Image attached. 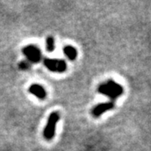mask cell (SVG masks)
Wrapping results in <instances>:
<instances>
[{
	"mask_svg": "<svg viewBox=\"0 0 151 151\" xmlns=\"http://www.w3.org/2000/svg\"><path fill=\"white\" fill-rule=\"evenodd\" d=\"M123 91V87L113 80H108L98 86V92L109 97L112 102L121 96Z\"/></svg>",
	"mask_w": 151,
	"mask_h": 151,
	"instance_id": "obj_1",
	"label": "cell"
},
{
	"mask_svg": "<svg viewBox=\"0 0 151 151\" xmlns=\"http://www.w3.org/2000/svg\"><path fill=\"white\" fill-rule=\"evenodd\" d=\"M60 119V114L58 112H53L48 118L46 126L44 129V138L46 140H51L55 137L56 124Z\"/></svg>",
	"mask_w": 151,
	"mask_h": 151,
	"instance_id": "obj_2",
	"label": "cell"
},
{
	"mask_svg": "<svg viewBox=\"0 0 151 151\" xmlns=\"http://www.w3.org/2000/svg\"><path fill=\"white\" fill-rule=\"evenodd\" d=\"M44 65L47 69L53 72L62 73L65 72L67 68L66 63L64 60L60 59H50V58H45L44 59Z\"/></svg>",
	"mask_w": 151,
	"mask_h": 151,
	"instance_id": "obj_3",
	"label": "cell"
},
{
	"mask_svg": "<svg viewBox=\"0 0 151 151\" xmlns=\"http://www.w3.org/2000/svg\"><path fill=\"white\" fill-rule=\"evenodd\" d=\"M24 56L29 63H38L41 60V51L36 45H29L22 50Z\"/></svg>",
	"mask_w": 151,
	"mask_h": 151,
	"instance_id": "obj_4",
	"label": "cell"
},
{
	"mask_svg": "<svg viewBox=\"0 0 151 151\" xmlns=\"http://www.w3.org/2000/svg\"><path fill=\"white\" fill-rule=\"evenodd\" d=\"M114 107V103L113 102H108V103H100L97 105L96 107L92 108V115L94 118H98L100 117L103 113L107 112L108 110L113 109Z\"/></svg>",
	"mask_w": 151,
	"mask_h": 151,
	"instance_id": "obj_5",
	"label": "cell"
},
{
	"mask_svg": "<svg viewBox=\"0 0 151 151\" xmlns=\"http://www.w3.org/2000/svg\"><path fill=\"white\" fill-rule=\"evenodd\" d=\"M29 92L40 100H44L47 95L45 88L39 84H32L29 88Z\"/></svg>",
	"mask_w": 151,
	"mask_h": 151,
	"instance_id": "obj_6",
	"label": "cell"
},
{
	"mask_svg": "<svg viewBox=\"0 0 151 151\" xmlns=\"http://www.w3.org/2000/svg\"><path fill=\"white\" fill-rule=\"evenodd\" d=\"M64 54L70 60H75L77 57V50L71 45H65L63 49Z\"/></svg>",
	"mask_w": 151,
	"mask_h": 151,
	"instance_id": "obj_7",
	"label": "cell"
},
{
	"mask_svg": "<svg viewBox=\"0 0 151 151\" xmlns=\"http://www.w3.org/2000/svg\"><path fill=\"white\" fill-rule=\"evenodd\" d=\"M45 46L46 50L49 52H52L55 50V40L52 36H48L45 40Z\"/></svg>",
	"mask_w": 151,
	"mask_h": 151,
	"instance_id": "obj_8",
	"label": "cell"
},
{
	"mask_svg": "<svg viewBox=\"0 0 151 151\" xmlns=\"http://www.w3.org/2000/svg\"><path fill=\"white\" fill-rule=\"evenodd\" d=\"M19 68L23 70H26L28 69H29V67H30V63L28 61V60H23L21 61L20 63H19Z\"/></svg>",
	"mask_w": 151,
	"mask_h": 151,
	"instance_id": "obj_9",
	"label": "cell"
}]
</instances>
